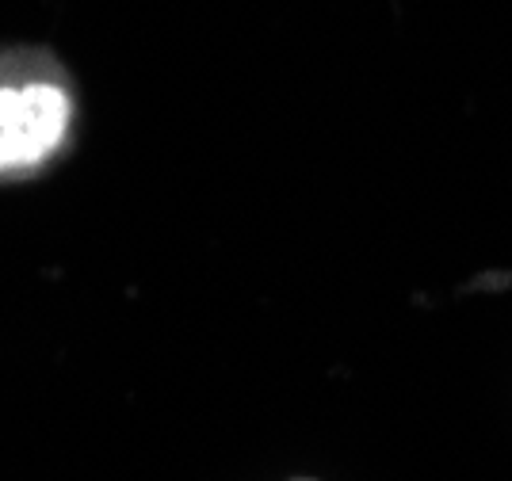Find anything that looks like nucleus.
<instances>
[{
	"label": "nucleus",
	"mask_w": 512,
	"mask_h": 481,
	"mask_svg": "<svg viewBox=\"0 0 512 481\" xmlns=\"http://www.w3.org/2000/svg\"><path fill=\"white\" fill-rule=\"evenodd\" d=\"M73 134V96L62 77H0V176H27L54 161Z\"/></svg>",
	"instance_id": "nucleus-1"
}]
</instances>
